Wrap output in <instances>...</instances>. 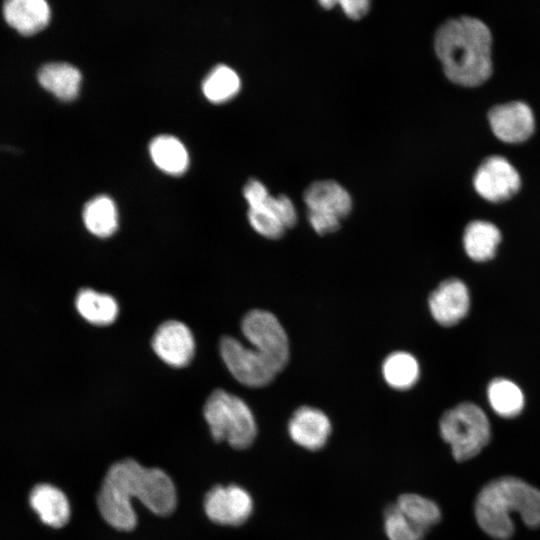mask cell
Wrapping results in <instances>:
<instances>
[{
    "label": "cell",
    "instance_id": "obj_21",
    "mask_svg": "<svg viewBox=\"0 0 540 540\" xmlns=\"http://www.w3.org/2000/svg\"><path fill=\"white\" fill-rule=\"evenodd\" d=\"M487 398L494 412L505 418L516 417L525 405L523 391L507 378L493 379L487 387Z\"/></svg>",
    "mask_w": 540,
    "mask_h": 540
},
{
    "label": "cell",
    "instance_id": "obj_14",
    "mask_svg": "<svg viewBox=\"0 0 540 540\" xmlns=\"http://www.w3.org/2000/svg\"><path fill=\"white\" fill-rule=\"evenodd\" d=\"M29 503L47 526L61 528L69 521V501L59 488L51 484L36 485L30 492Z\"/></svg>",
    "mask_w": 540,
    "mask_h": 540
},
{
    "label": "cell",
    "instance_id": "obj_2",
    "mask_svg": "<svg viewBox=\"0 0 540 540\" xmlns=\"http://www.w3.org/2000/svg\"><path fill=\"white\" fill-rule=\"evenodd\" d=\"M241 331L251 347L231 336L222 337L220 355L223 362L241 384L249 387L265 386L288 362L287 334L274 314L261 309L245 314Z\"/></svg>",
    "mask_w": 540,
    "mask_h": 540
},
{
    "label": "cell",
    "instance_id": "obj_19",
    "mask_svg": "<svg viewBox=\"0 0 540 540\" xmlns=\"http://www.w3.org/2000/svg\"><path fill=\"white\" fill-rule=\"evenodd\" d=\"M78 313L89 323L107 326L118 315L117 301L108 294L96 292L90 288L81 289L75 301Z\"/></svg>",
    "mask_w": 540,
    "mask_h": 540
},
{
    "label": "cell",
    "instance_id": "obj_6",
    "mask_svg": "<svg viewBox=\"0 0 540 540\" xmlns=\"http://www.w3.org/2000/svg\"><path fill=\"white\" fill-rule=\"evenodd\" d=\"M439 430L457 461L476 456L491 437L486 414L471 402H463L447 410L440 419Z\"/></svg>",
    "mask_w": 540,
    "mask_h": 540
},
{
    "label": "cell",
    "instance_id": "obj_8",
    "mask_svg": "<svg viewBox=\"0 0 540 540\" xmlns=\"http://www.w3.org/2000/svg\"><path fill=\"white\" fill-rule=\"evenodd\" d=\"M487 119L493 134L507 144L527 141L535 131V116L524 101H510L492 106Z\"/></svg>",
    "mask_w": 540,
    "mask_h": 540
},
{
    "label": "cell",
    "instance_id": "obj_28",
    "mask_svg": "<svg viewBox=\"0 0 540 540\" xmlns=\"http://www.w3.org/2000/svg\"><path fill=\"white\" fill-rule=\"evenodd\" d=\"M308 220L314 231L320 235L337 231L341 221L337 217L316 212H308Z\"/></svg>",
    "mask_w": 540,
    "mask_h": 540
},
{
    "label": "cell",
    "instance_id": "obj_30",
    "mask_svg": "<svg viewBox=\"0 0 540 540\" xmlns=\"http://www.w3.org/2000/svg\"><path fill=\"white\" fill-rule=\"evenodd\" d=\"M339 4L344 13L352 19L365 16L370 8V2L367 0H342Z\"/></svg>",
    "mask_w": 540,
    "mask_h": 540
},
{
    "label": "cell",
    "instance_id": "obj_31",
    "mask_svg": "<svg viewBox=\"0 0 540 540\" xmlns=\"http://www.w3.org/2000/svg\"><path fill=\"white\" fill-rule=\"evenodd\" d=\"M320 5L324 8H331L333 7L336 3H338L337 1H329V0H325V1H320L319 2Z\"/></svg>",
    "mask_w": 540,
    "mask_h": 540
},
{
    "label": "cell",
    "instance_id": "obj_23",
    "mask_svg": "<svg viewBox=\"0 0 540 540\" xmlns=\"http://www.w3.org/2000/svg\"><path fill=\"white\" fill-rule=\"evenodd\" d=\"M395 505L408 520L425 532L441 519L438 505L431 499L418 494H402Z\"/></svg>",
    "mask_w": 540,
    "mask_h": 540
},
{
    "label": "cell",
    "instance_id": "obj_29",
    "mask_svg": "<svg viewBox=\"0 0 540 540\" xmlns=\"http://www.w3.org/2000/svg\"><path fill=\"white\" fill-rule=\"evenodd\" d=\"M243 195L249 207H256L265 203L270 196L267 188L256 179H250L245 184Z\"/></svg>",
    "mask_w": 540,
    "mask_h": 540
},
{
    "label": "cell",
    "instance_id": "obj_16",
    "mask_svg": "<svg viewBox=\"0 0 540 540\" xmlns=\"http://www.w3.org/2000/svg\"><path fill=\"white\" fill-rule=\"evenodd\" d=\"M500 229L486 220L469 222L463 233V247L467 256L475 262L491 260L501 243Z\"/></svg>",
    "mask_w": 540,
    "mask_h": 540
},
{
    "label": "cell",
    "instance_id": "obj_12",
    "mask_svg": "<svg viewBox=\"0 0 540 540\" xmlns=\"http://www.w3.org/2000/svg\"><path fill=\"white\" fill-rule=\"evenodd\" d=\"M331 431L329 418L315 407H299L288 422V434L292 441L311 451L323 448Z\"/></svg>",
    "mask_w": 540,
    "mask_h": 540
},
{
    "label": "cell",
    "instance_id": "obj_9",
    "mask_svg": "<svg viewBox=\"0 0 540 540\" xmlns=\"http://www.w3.org/2000/svg\"><path fill=\"white\" fill-rule=\"evenodd\" d=\"M207 517L221 525L243 524L253 511L250 494L238 485L215 486L205 496Z\"/></svg>",
    "mask_w": 540,
    "mask_h": 540
},
{
    "label": "cell",
    "instance_id": "obj_20",
    "mask_svg": "<svg viewBox=\"0 0 540 540\" xmlns=\"http://www.w3.org/2000/svg\"><path fill=\"white\" fill-rule=\"evenodd\" d=\"M82 217L87 230L100 238L111 236L118 228L117 208L107 195L90 199L84 206Z\"/></svg>",
    "mask_w": 540,
    "mask_h": 540
},
{
    "label": "cell",
    "instance_id": "obj_25",
    "mask_svg": "<svg viewBox=\"0 0 540 540\" xmlns=\"http://www.w3.org/2000/svg\"><path fill=\"white\" fill-rule=\"evenodd\" d=\"M384 531L389 540H423L426 532L408 520L396 507L389 505L384 513Z\"/></svg>",
    "mask_w": 540,
    "mask_h": 540
},
{
    "label": "cell",
    "instance_id": "obj_17",
    "mask_svg": "<svg viewBox=\"0 0 540 540\" xmlns=\"http://www.w3.org/2000/svg\"><path fill=\"white\" fill-rule=\"evenodd\" d=\"M81 80V72L70 63L52 62L43 65L38 71L41 86L63 101L76 98Z\"/></svg>",
    "mask_w": 540,
    "mask_h": 540
},
{
    "label": "cell",
    "instance_id": "obj_5",
    "mask_svg": "<svg viewBox=\"0 0 540 540\" xmlns=\"http://www.w3.org/2000/svg\"><path fill=\"white\" fill-rule=\"evenodd\" d=\"M203 413L214 440L226 441L236 449H245L253 443L256 421L241 398L217 389L207 398Z\"/></svg>",
    "mask_w": 540,
    "mask_h": 540
},
{
    "label": "cell",
    "instance_id": "obj_22",
    "mask_svg": "<svg viewBox=\"0 0 540 540\" xmlns=\"http://www.w3.org/2000/svg\"><path fill=\"white\" fill-rule=\"evenodd\" d=\"M382 373L389 386L397 390H407L418 381L420 367L413 355L397 351L386 357L382 365Z\"/></svg>",
    "mask_w": 540,
    "mask_h": 540
},
{
    "label": "cell",
    "instance_id": "obj_3",
    "mask_svg": "<svg viewBox=\"0 0 540 540\" xmlns=\"http://www.w3.org/2000/svg\"><path fill=\"white\" fill-rule=\"evenodd\" d=\"M492 44L487 24L472 16L446 20L434 36V50L445 76L463 87H478L491 77Z\"/></svg>",
    "mask_w": 540,
    "mask_h": 540
},
{
    "label": "cell",
    "instance_id": "obj_27",
    "mask_svg": "<svg viewBox=\"0 0 540 540\" xmlns=\"http://www.w3.org/2000/svg\"><path fill=\"white\" fill-rule=\"evenodd\" d=\"M269 204L286 229L296 224L297 212L295 206L286 195L270 196Z\"/></svg>",
    "mask_w": 540,
    "mask_h": 540
},
{
    "label": "cell",
    "instance_id": "obj_26",
    "mask_svg": "<svg viewBox=\"0 0 540 540\" xmlns=\"http://www.w3.org/2000/svg\"><path fill=\"white\" fill-rule=\"evenodd\" d=\"M269 198L259 206L248 208V220L258 234L269 239H278L284 235L286 228L270 206Z\"/></svg>",
    "mask_w": 540,
    "mask_h": 540
},
{
    "label": "cell",
    "instance_id": "obj_15",
    "mask_svg": "<svg viewBox=\"0 0 540 540\" xmlns=\"http://www.w3.org/2000/svg\"><path fill=\"white\" fill-rule=\"evenodd\" d=\"M6 22L24 35L42 30L50 21L51 10L44 0H10L4 4Z\"/></svg>",
    "mask_w": 540,
    "mask_h": 540
},
{
    "label": "cell",
    "instance_id": "obj_18",
    "mask_svg": "<svg viewBox=\"0 0 540 540\" xmlns=\"http://www.w3.org/2000/svg\"><path fill=\"white\" fill-rule=\"evenodd\" d=\"M154 164L170 175H181L189 166L188 151L183 143L172 135H158L149 144Z\"/></svg>",
    "mask_w": 540,
    "mask_h": 540
},
{
    "label": "cell",
    "instance_id": "obj_13",
    "mask_svg": "<svg viewBox=\"0 0 540 540\" xmlns=\"http://www.w3.org/2000/svg\"><path fill=\"white\" fill-rule=\"evenodd\" d=\"M308 212L323 213L345 218L352 210L349 192L334 180H319L311 183L303 194Z\"/></svg>",
    "mask_w": 540,
    "mask_h": 540
},
{
    "label": "cell",
    "instance_id": "obj_10",
    "mask_svg": "<svg viewBox=\"0 0 540 540\" xmlns=\"http://www.w3.org/2000/svg\"><path fill=\"white\" fill-rule=\"evenodd\" d=\"M151 345L163 362L176 368L187 366L195 354V340L191 330L177 320L162 323L153 335Z\"/></svg>",
    "mask_w": 540,
    "mask_h": 540
},
{
    "label": "cell",
    "instance_id": "obj_4",
    "mask_svg": "<svg viewBox=\"0 0 540 540\" xmlns=\"http://www.w3.org/2000/svg\"><path fill=\"white\" fill-rule=\"evenodd\" d=\"M532 528L540 527V491L516 477H501L485 485L477 496L475 516L489 536L507 540L514 533L512 514Z\"/></svg>",
    "mask_w": 540,
    "mask_h": 540
},
{
    "label": "cell",
    "instance_id": "obj_7",
    "mask_svg": "<svg viewBox=\"0 0 540 540\" xmlns=\"http://www.w3.org/2000/svg\"><path fill=\"white\" fill-rule=\"evenodd\" d=\"M472 184L476 193L484 200L502 203L519 192L522 180L508 159L501 155H490L478 165Z\"/></svg>",
    "mask_w": 540,
    "mask_h": 540
},
{
    "label": "cell",
    "instance_id": "obj_1",
    "mask_svg": "<svg viewBox=\"0 0 540 540\" xmlns=\"http://www.w3.org/2000/svg\"><path fill=\"white\" fill-rule=\"evenodd\" d=\"M132 499L141 501L159 516L171 514L177 503L173 481L163 470L146 468L128 458L114 463L107 471L97 496V505L110 526L131 531L137 524Z\"/></svg>",
    "mask_w": 540,
    "mask_h": 540
},
{
    "label": "cell",
    "instance_id": "obj_24",
    "mask_svg": "<svg viewBox=\"0 0 540 540\" xmlns=\"http://www.w3.org/2000/svg\"><path fill=\"white\" fill-rule=\"evenodd\" d=\"M240 85L238 74L231 67L219 64L203 80L202 91L210 102L223 103L238 93Z\"/></svg>",
    "mask_w": 540,
    "mask_h": 540
},
{
    "label": "cell",
    "instance_id": "obj_11",
    "mask_svg": "<svg viewBox=\"0 0 540 540\" xmlns=\"http://www.w3.org/2000/svg\"><path fill=\"white\" fill-rule=\"evenodd\" d=\"M471 305L467 285L458 278L446 279L430 294L429 309L434 320L449 327L463 320Z\"/></svg>",
    "mask_w": 540,
    "mask_h": 540
}]
</instances>
